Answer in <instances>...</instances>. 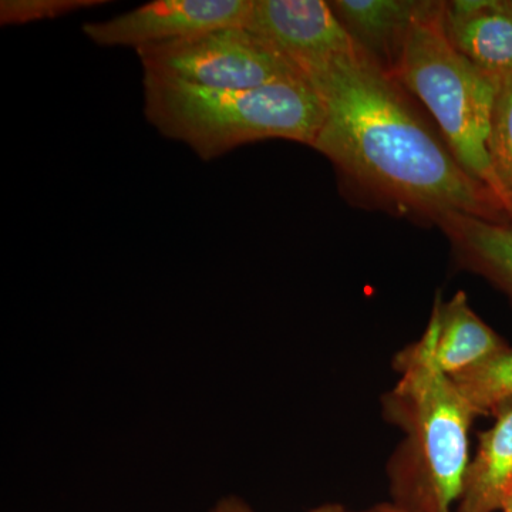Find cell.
<instances>
[{"label":"cell","instance_id":"obj_1","mask_svg":"<svg viewBox=\"0 0 512 512\" xmlns=\"http://www.w3.org/2000/svg\"><path fill=\"white\" fill-rule=\"evenodd\" d=\"M305 77L323 104L312 148L332 163L350 201L434 227L450 214L512 225L497 195L458 163L421 104L359 47Z\"/></svg>","mask_w":512,"mask_h":512},{"label":"cell","instance_id":"obj_2","mask_svg":"<svg viewBox=\"0 0 512 512\" xmlns=\"http://www.w3.org/2000/svg\"><path fill=\"white\" fill-rule=\"evenodd\" d=\"M393 367L400 380L383 394L382 414L404 436L387 463L396 504L413 512H453L476 416L434 362L429 329L394 356Z\"/></svg>","mask_w":512,"mask_h":512},{"label":"cell","instance_id":"obj_3","mask_svg":"<svg viewBox=\"0 0 512 512\" xmlns=\"http://www.w3.org/2000/svg\"><path fill=\"white\" fill-rule=\"evenodd\" d=\"M143 89L148 123L204 161L269 138L312 147L323 121L322 100L308 79L210 90L144 73Z\"/></svg>","mask_w":512,"mask_h":512},{"label":"cell","instance_id":"obj_4","mask_svg":"<svg viewBox=\"0 0 512 512\" xmlns=\"http://www.w3.org/2000/svg\"><path fill=\"white\" fill-rule=\"evenodd\" d=\"M426 109L467 173L487 185L510 214L488 153L497 80L451 45L443 2H420L402 57L392 74Z\"/></svg>","mask_w":512,"mask_h":512},{"label":"cell","instance_id":"obj_5","mask_svg":"<svg viewBox=\"0 0 512 512\" xmlns=\"http://www.w3.org/2000/svg\"><path fill=\"white\" fill-rule=\"evenodd\" d=\"M144 73L210 90H245L306 79L271 43L245 26L140 47Z\"/></svg>","mask_w":512,"mask_h":512},{"label":"cell","instance_id":"obj_6","mask_svg":"<svg viewBox=\"0 0 512 512\" xmlns=\"http://www.w3.org/2000/svg\"><path fill=\"white\" fill-rule=\"evenodd\" d=\"M254 0H154L83 33L99 46L140 47L184 39L231 26H247Z\"/></svg>","mask_w":512,"mask_h":512},{"label":"cell","instance_id":"obj_7","mask_svg":"<svg viewBox=\"0 0 512 512\" xmlns=\"http://www.w3.org/2000/svg\"><path fill=\"white\" fill-rule=\"evenodd\" d=\"M245 28L271 43L303 76L356 47L323 0H254Z\"/></svg>","mask_w":512,"mask_h":512},{"label":"cell","instance_id":"obj_8","mask_svg":"<svg viewBox=\"0 0 512 512\" xmlns=\"http://www.w3.org/2000/svg\"><path fill=\"white\" fill-rule=\"evenodd\" d=\"M444 30L451 45L487 76L512 74V0L443 2Z\"/></svg>","mask_w":512,"mask_h":512},{"label":"cell","instance_id":"obj_9","mask_svg":"<svg viewBox=\"0 0 512 512\" xmlns=\"http://www.w3.org/2000/svg\"><path fill=\"white\" fill-rule=\"evenodd\" d=\"M427 329L433 340L434 362L448 377L466 372L508 346L478 318L463 291L448 302L437 293Z\"/></svg>","mask_w":512,"mask_h":512},{"label":"cell","instance_id":"obj_10","mask_svg":"<svg viewBox=\"0 0 512 512\" xmlns=\"http://www.w3.org/2000/svg\"><path fill=\"white\" fill-rule=\"evenodd\" d=\"M329 5L353 43L393 74L420 0H332Z\"/></svg>","mask_w":512,"mask_h":512},{"label":"cell","instance_id":"obj_11","mask_svg":"<svg viewBox=\"0 0 512 512\" xmlns=\"http://www.w3.org/2000/svg\"><path fill=\"white\" fill-rule=\"evenodd\" d=\"M437 228L447 238L454 264L493 285L512 306V225L450 214Z\"/></svg>","mask_w":512,"mask_h":512},{"label":"cell","instance_id":"obj_12","mask_svg":"<svg viewBox=\"0 0 512 512\" xmlns=\"http://www.w3.org/2000/svg\"><path fill=\"white\" fill-rule=\"evenodd\" d=\"M491 416L493 427L478 439L476 456L468 464L456 512H494L503 508L512 483V400Z\"/></svg>","mask_w":512,"mask_h":512},{"label":"cell","instance_id":"obj_13","mask_svg":"<svg viewBox=\"0 0 512 512\" xmlns=\"http://www.w3.org/2000/svg\"><path fill=\"white\" fill-rule=\"evenodd\" d=\"M450 380L474 416H491L512 400V349L507 346Z\"/></svg>","mask_w":512,"mask_h":512},{"label":"cell","instance_id":"obj_14","mask_svg":"<svg viewBox=\"0 0 512 512\" xmlns=\"http://www.w3.org/2000/svg\"><path fill=\"white\" fill-rule=\"evenodd\" d=\"M488 153L512 210V74L498 80L491 114Z\"/></svg>","mask_w":512,"mask_h":512},{"label":"cell","instance_id":"obj_15","mask_svg":"<svg viewBox=\"0 0 512 512\" xmlns=\"http://www.w3.org/2000/svg\"><path fill=\"white\" fill-rule=\"evenodd\" d=\"M106 0H2V25H23L39 20L63 18L79 10L106 5Z\"/></svg>","mask_w":512,"mask_h":512},{"label":"cell","instance_id":"obj_16","mask_svg":"<svg viewBox=\"0 0 512 512\" xmlns=\"http://www.w3.org/2000/svg\"><path fill=\"white\" fill-rule=\"evenodd\" d=\"M211 512H256L244 500L235 495L224 497L215 504Z\"/></svg>","mask_w":512,"mask_h":512},{"label":"cell","instance_id":"obj_17","mask_svg":"<svg viewBox=\"0 0 512 512\" xmlns=\"http://www.w3.org/2000/svg\"><path fill=\"white\" fill-rule=\"evenodd\" d=\"M365 512H413L407 510V508L400 507L397 504H380L376 505V507L370 508Z\"/></svg>","mask_w":512,"mask_h":512},{"label":"cell","instance_id":"obj_18","mask_svg":"<svg viewBox=\"0 0 512 512\" xmlns=\"http://www.w3.org/2000/svg\"><path fill=\"white\" fill-rule=\"evenodd\" d=\"M309 512H349L342 507V505L329 504L323 505V507L315 508V510Z\"/></svg>","mask_w":512,"mask_h":512},{"label":"cell","instance_id":"obj_19","mask_svg":"<svg viewBox=\"0 0 512 512\" xmlns=\"http://www.w3.org/2000/svg\"><path fill=\"white\" fill-rule=\"evenodd\" d=\"M503 512H512V483L510 487H508L507 493H505L503 508H501Z\"/></svg>","mask_w":512,"mask_h":512}]
</instances>
